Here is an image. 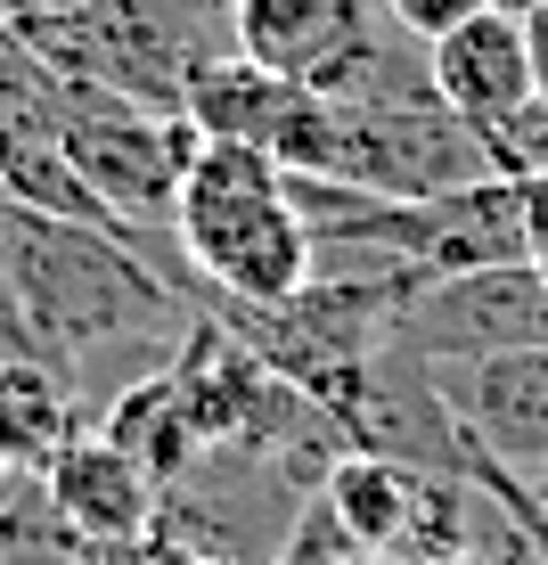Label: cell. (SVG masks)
I'll list each match as a JSON object with an SVG mask.
<instances>
[{
	"label": "cell",
	"mask_w": 548,
	"mask_h": 565,
	"mask_svg": "<svg viewBox=\"0 0 548 565\" xmlns=\"http://www.w3.org/2000/svg\"><path fill=\"white\" fill-rule=\"evenodd\" d=\"M368 550L344 533V516L327 509V492H311L303 500V516L287 524V550H279V565H361Z\"/></svg>",
	"instance_id": "4fadbf2b"
},
{
	"label": "cell",
	"mask_w": 548,
	"mask_h": 565,
	"mask_svg": "<svg viewBox=\"0 0 548 565\" xmlns=\"http://www.w3.org/2000/svg\"><path fill=\"white\" fill-rule=\"evenodd\" d=\"M385 344L409 353L418 369H466V361H492V353L548 344V279L533 263H492V270L426 279Z\"/></svg>",
	"instance_id": "8992f818"
},
{
	"label": "cell",
	"mask_w": 548,
	"mask_h": 565,
	"mask_svg": "<svg viewBox=\"0 0 548 565\" xmlns=\"http://www.w3.org/2000/svg\"><path fill=\"white\" fill-rule=\"evenodd\" d=\"M524 263L548 279V172L524 181Z\"/></svg>",
	"instance_id": "2e32d148"
},
{
	"label": "cell",
	"mask_w": 548,
	"mask_h": 565,
	"mask_svg": "<svg viewBox=\"0 0 548 565\" xmlns=\"http://www.w3.org/2000/svg\"><path fill=\"white\" fill-rule=\"evenodd\" d=\"M483 9H507V17H533L540 0H483Z\"/></svg>",
	"instance_id": "44dd1931"
},
{
	"label": "cell",
	"mask_w": 548,
	"mask_h": 565,
	"mask_svg": "<svg viewBox=\"0 0 548 565\" xmlns=\"http://www.w3.org/2000/svg\"><path fill=\"white\" fill-rule=\"evenodd\" d=\"M426 74H434V99L492 148V164L507 181H524V156H533L548 107L533 99V57H524V17L507 9H475L466 25H450L442 42H426Z\"/></svg>",
	"instance_id": "52a82bcc"
},
{
	"label": "cell",
	"mask_w": 548,
	"mask_h": 565,
	"mask_svg": "<svg viewBox=\"0 0 548 565\" xmlns=\"http://www.w3.org/2000/svg\"><path fill=\"white\" fill-rule=\"evenodd\" d=\"M311 172H327L344 189H368V198H450V189L492 181L499 164L434 90H409V99L352 90V99H327Z\"/></svg>",
	"instance_id": "3957f363"
},
{
	"label": "cell",
	"mask_w": 548,
	"mask_h": 565,
	"mask_svg": "<svg viewBox=\"0 0 548 565\" xmlns=\"http://www.w3.org/2000/svg\"><path fill=\"white\" fill-rule=\"evenodd\" d=\"M57 148L83 172V189L107 205L115 230H172V205H181V181H189V164H197L205 131L189 124L181 107H140V99L74 83Z\"/></svg>",
	"instance_id": "277c9868"
},
{
	"label": "cell",
	"mask_w": 548,
	"mask_h": 565,
	"mask_svg": "<svg viewBox=\"0 0 548 565\" xmlns=\"http://www.w3.org/2000/svg\"><path fill=\"white\" fill-rule=\"evenodd\" d=\"M524 57H533V99L548 107V0L524 17Z\"/></svg>",
	"instance_id": "e0dca14e"
},
{
	"label": "cell",
	"mask_w": 548,
	"mask_h": 565,
	"mask_svg": "<svg viewBox=\"0 0 548 565\" xmlns=\"http://www.w3.org/2000/svg\"><path fill=\"white\" fill-rule=\"evenodd\" d=\"M229 9H238V0H229Z\"/></svg>",
	"instance_id": "7402d4cb"
},
{
	"label": "cell",
	"mask_w": 548,
	"mask_h": 565,
	"mask_svg": "<svg viewBox=\"0 0 548 565\" xmlns=\"http://www.w3.org/2000/svg\"><path fill=\"white\" fill-rule=\"evenodd\" d=\"M475 9H483V0H385V17H394V25H401L418 50H426V42H442L450 25H466Z\"/></svg>",
	"instance_id": "5bb4252c"
},
{
	"label": "cell",
	"mask_w": 548,
	"mask_h": 565,
	"mask_svg": "<svg viewBox=\"0 0 548 565\" xmlns=\"http://www.w3.org/2000/svg\"><path fill=\"white\" fill-rule=\"evenodd\" d=\"M181 115L205 140H238V148L279 156L287 172H311L320 124H327V90H303V83H287V74L254 66L246 50H222V57H205V66L189 74Z\"/></svg>",
	"instance_id": "ba28073f"
},
{
	"label": "cell",
	"mask_w": 548,
	"mask_h": 565,
	"mask_svg": "<svg viewBox=\"0 0 548 565\" xmlns=\"http://www.w3.org/2000/svg\"><path fill=\"white\" fill-rule=\"evenodd\" d=\"M155 230L57 222L0 198V296L17 303L33 353L74 385L83 418H99L123 385L172 369L197 303L148 263Z\"/></svg>",
	"instance_id": "6da1fadb"
},
{
	"label": "cell",
	"mask_w": 548,
	"mask_h": 565,
	"mask_svg": "<svg viewBox=\"0 0 548 565\" xmlns=\"http://www.w3.org/2000/svg\"><path fill=\"white\" fill-rule=\"evenodd\" d=\"M434 394L450 402V418L466 426L483 459L516 467V476H540L548 467V344H524V353H492L466 369H426Z\"/></svg>",
	"instance_id": "9c48e42d"
},
{
	"label": "cell",
	"mask_w": 548,
	"mask_h": 565,
	"mask_svg": "<svg viewBox=\"0 0 548 565\" xmlns=\"http://www.w3.org/2000/svg\"><path fill=\"white\" fill-rule=\"evenodd\" d=\"M0 565H83V541L57 524L42 483H9L0 500Z\"/></svg>",
	"instance_id": "7c38bea8"
},
{
	"label": "cell",
	"mask_w": 548,
	"mask_h": 565,
	"mask_svg": "<svg viewBox=\"0 0 548 565\" xmlns=\"http://www.w3.org/2000/svg\"><path fill=\"white\" fill-rule=\"evenodd\" d=\"M172 246L197 270V311L213 303H296L320 270V238H311L296 181L279 156L238 148V140H205L197 164L181 181L172 205Z\"/></svg>",
	"instance_id": "7a4b0ae2"
},
{
	"label": "cell",
	"mask_w": 548,
	"mask_h": 565,
	"mask_svg": "<svg viewBox=\"0 0 548 565\" xmlns=\"http://www.w3.org/2000/svg\"><path fill=\"white\" fill-rule=\"evenodd\" d=\"M533 172H548V124H540V140H533V156H524V181H533Z\"/></svg>",
	"instance_id": "d6986e66"
},
{
	"label": "cell",
	"mask_w": 548,
	"mask_h": 565,
	"mask_svg": "<svg viewBox=\"0 0 548 565\" xmlns=\"http://www.w3.org/2000/svg\"><path fill=\"white\" fill-rule=\"evenodd\" d=\"M524 483H533V500H540V533H548V467H540V476H524Z\"/></svg>",
	"instance_id": "ffe728a7"
},
{
	"label": "cell",
	"mask_w": 548,
	"mask_h": 565,
	"mask_svg": "<svg viewBox=\"0 0 548 565\" xmlns=\"http://www.w3.org/2000/svg\"><path fill=\"white\" fill-rule=\"evenodd\" d=\"M83 565H189V550L164 533V516H155L148 533H131V541H99V550H83Z\"/></svg>",
	"instance_id": "9a60e30c"
},
{
	"label": "cell",
	"mask_w": 548,
	"mask_h": 565,
	"mask_svg": "<svg viewBox=\"0 0 548 565\" xmlns=\"http://www.w3.org/2000/svg\"><path fill=\"white\" fill-rule=\"evenodd\" d=\"M9 9H33V17H57V9H99V0H9Z\"/></svg>",
	"instance_id": "ac0fdd59"
},
{
	"label": "cell",
	"mask_w": 548,
	"mask_h": 565,
	"mask_svg": "<svg viewBox=\"0 0 548 565\" xmlns=\"http://www.w3.org/2000/svg\"><path fill=\"white\" fill-rule=\"evenodd\" d=\"M238 50L303 90H327V99H352V90H394V99L434 90L426 50L401 57L385 42V0H238Z\"/></svg>",
	"instance_id": "5b68a950"
},
{
	"label": "cell",
	"mask_w": 548,
	"mask_h": 565,
	"mask_svg": "<svg viewBox=\"0 0 548 565\" xmlns=\"http://www.w3.org/2000/svg\"><path fill=\"white\" fill-rule=\"evenodd\" d=\"M42 492H50L57 524H66L83 550H99V541H131V533H148V524L164 516V483H155L140 459L115 451L99 426H83V435L50 459Z\"/></svg>",
	"instance_id": "30bf717a"
},
{
	"label": "cell",
	"mask_w": 548,
	"mask_h": 565,
	"mask_svg": "<svg viewBox=\"0 0 548 565\" xmlns=\"http://www.w3.org/2000/svg\"><path fill=\"white\" fill-rule=\"evenodd\" d=\"M90 426H99V435H107L123 459H140L148 476L164 483V492H181V483L205 467L197 418H189V402H181V385H172V369H155V377L123 385V394H115Z\"/></svg>",
	"instance_id": "8fae6325"
}]
</instances>
